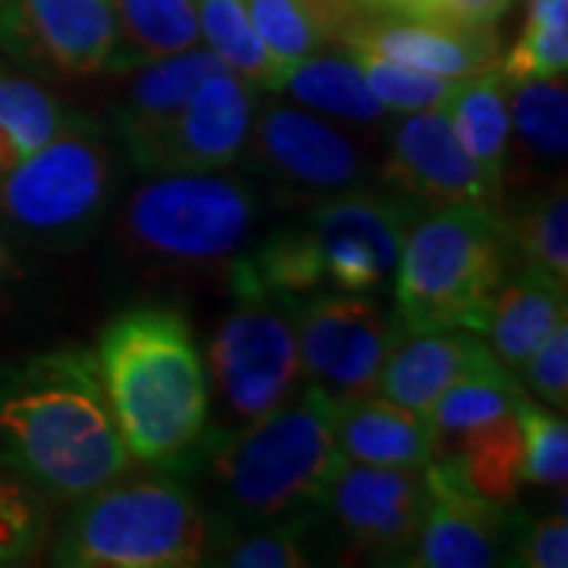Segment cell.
<instances>
[{"label": "cell", "mask_w": 568, "mask_h": 568, "mask_svg": "<svg viewBox=\"0 0 568 568\" xmlns=\"http://www.w3.org/2000/svg\"><path fill=\"white\" fill-rule=\"evenodd\" d=\"M0 446L29 480L58 499H82L130 467L95 351L39 354L0 388Z\"/></svg>", "instance_id": "1"}, {"label": "cell", "mask_w": 568, "mask_h": 568, "mask_svg": "<svg viewBox=\"0 0 568 568\" xmlns=\"http://www.w3.org/2000/svg\"><path fill=\"white\" fill-rule=\"evenodd\" d=\"M253 130V85L227 67L193 92L174 123L155 142L142 174L164 171H227L244 159Z\"/></svg>", "instance_id": "16"}, {"label": "cell", "mask_w": 568, "mask_h": 568, "mask_svg": "<svg viewBox=\"0 0 568 568\" xmlns=\"http://www.w3.org/2000/svg\"><path fill=\"white\" fill-rule=\"evenodd\" d=\"M227 310L209 347V383L234 429L287 402L304 379L294 338V297L244 291ZM231 429V433H234Z\"/></svg>", "instance_id": "9"}, {"label": "cell", "mask_w": 568, "mask_h": 568, "mask_svg": "<svg viewBox=\"0 0 568 568\" xmlns=\"http://www.w3.org/2000/svg\"><path fill=\"white\" fill-rule=\"evenodd\" d=\"M347 48L383 54L388 61L405 63L424 73L467 80L493 70L503 58V41L493 26H458V22L398 17L364 26H347Z\"/></svg>", "instance_id": "17"}, {"label": "cell", "mask_w": 568, "mask_h": 568, "mask_svg": "<svg viewBox=\"0 0 568 568\" xmlns=\"http://www.w3.org/2000/svg\"><path fill=\"white\" fill-rule=\"evenodd\" d=\"M426 506V474L417 467L345 462L325 487L323 518L357 556H402L414 547ZM398 559V562H402Z\"/></svg>", "instance_id": "12"}, {"label": "cell", "mask_w": 568, "mask_h": 568, "mask_svg": "<svg viewBox=\"0 0 568 568\" xmlns=\"http://www.w3.org/2000/svg\"><path fill=\"white\" fill-rule=\"evenodd\" d=\"M260 222V196L224 171L149 174L123 203L118 241L123 253L183 272H222L250 246Z\"/></svg>", "instance_id": "6"}, {"label": "cell", "mask_w": 568, "mask_h": 568, "mask_svg": "<svg viewBox=\"0 0 568 568\" xmlns=\"http://www.w3.org/2000/svg\"><path fill=\"white\" fill-rule=\"evenodd\" d=\"M3 3H7V0H0V7H3Z\"/></svg>", "instance_id": "43"}, {"label": "cell", "mask_w": 568, "mask_h": 568, "mask_svg": "<svg viewBox=\"0 0 568 568\" xmlns=\"http://www.w3.org/2000/svg\"><path fill=\"white\" fill-rule=\"evenodd\" d=\"M41 540V515L32 493L0 480V566L22 562Z\"/></svg>", "instance_id": "36"}, {"label": "cell", "mask_w": 568, "mask_h": 568, "mask_svg": "<svg viewBox=\"0 0 568 568\" xmlns=\"http://www.w3.org/2000/svg\"><path fill=\"white\" fill-rule=\"evenodd\" d=\"M215 528L174 480L108 484L70 511L54 562L70 568H193L209 559Z\"/></svg>", "instance_id": "7"}, {"label": "cell", "mask_w": 568, "mask_h": 568, "mask_svg": "<svg viewBox=\"0 0 568 568\" xmlns=\"http://www.w3.org/2000/svg\"><path fill=\"white\" fill-rule=\"evenodd\" d=\"M402 332L395 313L354 291H313L310 297H294L301 369L332 402L376 392Z\"/></svg>", "instance_id": "10"}, {"label": "cell", "mask_w": 568, "mask_h": 568, "mask_svg": "<svg viewBox=\"0 0 568 568\" xmlns=\"http://www.w3.org/2000/svg\"><path fill=\"white\" fill-rule=\"evenodd\" d=\"M265 48L294 67L351 26V0H244Z\"/></svg>", "instance_id": "27"}, {"label": "cell", "mask_w": 568, "mask_h": 568, "mask_svg": "<svg viewBox=\"0 0 568 568\" xmlns=\"http://www.w3.org/2000/svg\"><path fill=\"white\" fill-rule=\"evenodd\" d=\"M114 152L102 130L70 114L63 130L0 178V222L26 244L73 250L114 200Z\"/></svg>", "instance_id": "8"}, {"label": "cell", "mask_w": 568, "mask_h": 568, "mask_svg": "<svg viewBox=\"0 0 568 568\" xmlns=\"http://www.w3.org/2000/svg\"><path fill=\"white\" fill-rule=\"evenodd\" d=\"M521 424V474L534 487L566 489L568 480V426L566 414L534 405L530 398L518 407Z\"/></svg>", "instance_id": "34"}, {"label": "cell", "mask_w": 568, "mask_h": 568, "mask_svg": "<svg viewBox=\"0 0 568 568\" xmlns=\"http://www.w3.org/2000/svg\"><path fill=\"white\" fill-rule=\"evenodd\" d=\"M26 159V152H22V145L3 126H0V178H7L17 164Z\"/></svg>", "instance_id": "41"}, {"label": "cell", "mask_w": 568, "mask_h": 568, "mask_svg": "<svg viewBox=\"0 0 568 568\" xmlns=\"http://www.w3.org/2000/svg\"><path fill=\"white\" fill-rule=\"evenodd\" d=\"M424 474V518L402 562L417 568H489L508 562V547L515 552L521 534L511 525V506L477 496L439 458H433Z\"/></svg>", "instance_id": "13"}, {"label": "cell", "mask_w": 568, "mask_h": 568, "mask_svg": "<svg viewBox=\"0 0 568 568\" xmlns=\"http://www.w3.org/2000/svg\"><path fill=\"white\" fill-rule=\"evenodd\" d=\"M244 159L282 193L313 203L364 186L369 174L366 152L345 130L291 104H272L253 121Z\"/></svg>", "instance_id": "11"}, {"label": "cell", "mask_w": 568, "mask_h": 568, "mask_svg": "<svg viewBox=\"0 0 568 568\" xmlns=\"http://www.w3.org/2000/svg\"><path fill=\"white\" fill-rule=\"evenodd\" d=\"M480 347V335L467 328L402 332L379 373L376 392L395 405L429 414L433 402L458 379V373L474 361Z\"/></svg>", "instance_id": "20"}, {"label": "cell", "mask_w": 568, "mask_h": 568, "mask_svg": "<svg viewBox=\"0 0 568 568\" xmlns=\"http://www.w3.org/2000/svg\"><path fill=\"white\" fill-rule=\"evenodd\" d=\"M436 458L446 462L467 489L499 506H515L518 489L525 487L518 414L448 439L436 448Z\"/></svg>", "instance_id": "23"}, {"label": "cell", "mask_w": 568, "mask_h": 568, "mask_svg": "<svg viewBox=\"0 0 568 568\" xmlns=\"http://www.w3.org/2000/svg\"><path fill=\"white\" fill-rule=\"evenodd\" d=\"M95 361L130 458L181 467L205 448L212 383L181 310H123L102 328Z\"/></svg>", "instance_id": "2"}, {"label": "cell", "mask_w": 568, "mask_h": 568, "mask_svg": "<svg viewBox=\"0 0 568 568\" xmlns=\"http://www.w3.org/2000/svg\"><path fill=\"white\" fill-rule=\"evenodd\" d=\"M525 398H528V392L518 386L511 369L499 364L493 357V351L484 345L426 414L433 433H436V448L462 433L477 429V426L518 414Z\"/></svg>", "instance_id": "22"}, {"label": "cell", "mask_w": 568, "mask_h": 568, "mask_svg": "<svg viewBox=\"0 0 568 568\" xmlns=\"http://www.w3.org/2000/svg\"><path fill=\"white\" fill-rule=\"evenodd\" d=\"M508 85L499 67L458 82L446 104L448 121L465 152L487 171L493 181L503 183L508 164Z\"/></svg>", "instance_id": "25"}, {"label": "cell", "mask_w": 568, "mask_h": 568, "mask_svg": "<svg viewBox=\"0 0 568 568\" xmlns=\"http://www.w3.org/2000/svg\"><path fill=\"white\" fill-rule=\"evenodd\" d=\"M335 443L345 462L379 467H417L436 458V433L426 414L369 392L335 402Z\"/></svg>", "instance_id": "19"}, {"label": "cell", "mask_w": 568, "mask_h": 568, "mask_svg": "<svg viewBox=\"0 0 568 568\" xmlns=\"http://www.w3.org/2000/svg\"><path fill=\"white\" fill-rule=\"evenodd\" d=\"M111 10L118 22L114 70L174 58L203 41L193 0H111Z\"/></svg>", "instance_id": "24"}, {"label": "cell", "mask_w": 568, "mask_h": 568, "mask_svg": "<svg viewBox=\"0 0 568 568\" xmlns=\"http://www.w3.org/2000/svg\"><path fill=\"white\" fill-rule=\"evenodd\" d=\"M193 3L209 51L246 85L282 92L291 77V67L265 48V41L260 39L256 26L246 13L244 0H193Z\"/></svg>", "instance_id": "28"}, {"label": "cell", "mask_w": 568, "mask_h": 568, "mask_svg": "<svg viewBox=\"0 0 568 568\" xmlns=\"http://www.w3.org/2000/svg\"><path fill=\"white\" fill-rule=\"evenodd\" d=\"M508 246L521 256V263L534 265L568 284V196L566 181H559L544 196L506 224Z\"/></svg>", "instance_id": "30"}, {"label": "cell", "mask_w": 568, "mask_h": 568, "mask_svg": "<svg viewBox=\"0 0 568 568\" xmlns=\"http://www.w3.org/2000/svg\"><path fill=\"white\" fill-rule=\"evenodd\" d=\"M351 58L357 61L364 73L369 92L376 95V102L386 108L388 114H414V111H433V108H446L452 92L458 89L462 80H448L436 73H424L398 61H388L383 54L361 51V48H347Z\"/></svg>", "instance_id": "32"}, {"label": "cell", "mask_w": 568, "mask_h": 568, "mask_svg": "<svg viewBox=\"0 0 568 568\" xmlns=\"http://www.w3.org/2000/svg\"><path fill=\"white\" fill-rule=\"evenodd\" d=\"M506 222L496 205H439L407 231L395 265V316L405 332L467 328L480 335L506 282Z\"/></svg>", "instance_id": "5"}, {"label": "cell", "mask_w": 568, "mask_h": 568, "mask_svg": "<svg viewBox=\"0 0 568 568\" xmlns=\"http://www.w3.org/2000/svg\"><path fill=\"white\" fill-rule=\"evenodd\" d=\"M284 89L304 104L306 111H320V114L361 123V126L383 123L388 114L386 108L376 102V95L369 92L364 73L347 48L338 54L316 51L304 61H297L291 67Z\"/></svg>", "instance_id": "26"}, {"label": "cell", "mask_w": 568, "mask_h": 568, "mask_svg": "<svg viewBox=\"0 0 568 568\" xmlns=\"http://www.w3.org/2000/svg\"><path fill=\"white\" fill-rule=\"evenodd\" d=\"M0 39L61 77L114 70L118 22L111 0H7Z\"/></svg>", "instance_id": "15"}, {"label": "cell", "mask_w": 568, "mask_h": 568, "mask_svg": "<svg viewBox=\"0 0 568 568\" xmlns=\"http://www.w3.org/2000/svg\"><path fill=\"white\" fill-rule=\"evenodd\" d=\"M417 209L402 193L354 186L325 196L297 222L272 231L246 250L227 275L231 294L268 291L304 297L313 291L366 294L395 278Z\"/></svg>", "instance_id": "3"}, {"label": "cell", "mask_w": 568, "mask_h": 568, "mask_svg": "<svg viewBox=\"0 0 568 568\" xmlns=\"http://www.w3.org/2000/svg\"><path fill=\"white\" fill-rule=\"evenodd\" d=\"M511 566L528 568H566L568 566V521L566 503L559 515H547L534 521L528 530L518 534V544L511 552Z\"/></svg>", "instance_id": "38"}, {"label": "cell", "mask_w": 568, "mask_h": 568, "mask_svg": "<svg viewBox=\"0 0 568 568\" xmlns=\"http://www.w3.org/2000/svg\"><path fill=\"white\" fill-rule=\"evenodd\" d=\"M525 383L552 410H568V325L559 323L525 361Z\"/></svg>", "instance_id": "37"}, {"label": "cell", "mask_w": 568, "mask_h": 568, "mask_svg": "<svg viewBox=\"0 0 568 568\" xmlns=\"http://www.w3.org/2000/svg\"><path fill=\"white\" fill-rule=\"evenodd\" d=\"M205 448L224 506L250 525L306 518L345 465L335 443V402L313 383Z\"/></svg>", "instance_id": "4"}, {"label": "cell", "mask_w": 568, "mask_h": 568, "mask_svg": "<svg viewBox=\"0 0 568 568\" xmlns=\"http://www.w3.org/2000/svg\"><path fill=\"white\" fill-rule=\"evenodd\" d=\"M383 183L414 205H496L503 183L493 181L455 136L446 108L414 111L395 123Z\"/></svg>", "instance_id": "14"}, {"label": "cell", "mask_w": 568, "mask_h": 568, "mask_svg": "<svg viewBox=\"0 0 568 568\" xmlns=\"http://www.w3.org/2000/svg\"><path fill=\"white\" fill-rule=\"evenodd\" d=\"M22 282V265L13 253V246L7 241V234L0 231V297L13 287V284Z\"/></svg>", "instance_id": "40"}, {"label": "cell", "mask_w": 568, "mask_h": 568, "mask_svg": "<svg viewBox=\"0 0 568 568\" xmlns=\"http://www.w3.org/2000/svg\"><path fill=\"white\" fill-rule=\"evenodd\" d=\"M511 0H417L407 17L458 22V26H493Z\"/></svg>", "instance_id": "39"}, {"label": "cell", "mask_w": 568, "mask_h": 568, "mask_svg": "<svg viewBox=\"0 0 568 568\" xmlns=\"http://www.w3.org/2000/svg\"><path fill=\"white\" fill-rule=\"evenodd\" d=\"M70 114L41 82L0 70V126L32 155L39 145L54 140Z\"/></svg>", "instance_id": "33"}, {"label": "cell", "mask_w": 568, "mask_h": 568, "mask_svg": "<svg viewBox=\"0 0 568 568\" xmlns=\"http://www.w3.org/2000/svg\"><path fill=\"white\" fill-rule=\"evenodd\" d=\"M306 518L294 521H272L260 530L241 537L234 547L224 549V566L231 568H304L313 566L310 549L301 540Z\"/></svg>", "instance_id": "35"}, {"label": "cell", "mask_w": 568, "mask_h": 568, "mask_svg": "<svg viewBox=\"0 0 568 568\" xmlns=\"http://www.w3.org/2000/svg\"><path fill=\"white\" fill-rule=\"evenodd\" d=\"M219 70H224V63L209 48H190L174 58L136 67V77L126 85L114 118L123 149L136 171L155 149V142L162 140L164 130L193 99V92Z\"/></svg>", "instance_id": "18"}, {"label": "cell", "mask_w": 568, "mask_h": 568, "mask_svg": "<svg viewBox=\"0 0 568 568\" xmlns=\"http://www.w3.org/2000/svg\"><path fill=\"white\" fill-rule=\"evenodd\" d=\"M508 123L534 155L559 162L568 149V92L566 73L544 80H521L508 85Z\"/></svg>", "instance_id": "29"}, {"label": "cell", "mask_w": 568, "mask_h": 568, "mask_svg": "<svg viewBox=\"0 0 568 568\" xmlns=\"http://www.w3.org/2000/svg\"><path fill=\"white\" fill-rule=\"evenodd\" d=\"M496 67L508 82L562 77L568 67V0H530L521 39Z\"/></svg>", "instance_id": "31"}, {"label": "cell", "mask_w": 568, "mask_h": 568, "mask_svg": "<svg viewBox=\"0 0 568 568\" xmlns=\"http://www.w3.org/2000/svg\"><path fill=\"white\" fill-rule=\"evenodd\" d=\"M351 3H361V7H373V10H388V13L407 17V13L414 10L417 0H351Z\"/></svg>", "instance_id": "42"}, {"label": "cell", "mask_w": 568, "mask_h": 568, "mask_svg": "<svg viewBox=\"0 0 568 568\" xmlns=\"http://www.w3.org/2000/svg\"><path fill=\"white\" fill-rule=\"evenodd\" d=\"M566 287L534 265H521L515 278L499 284L480 328L499 364L521 369L549 332L566 323Z\"/></svg>", "instance_id": "21"}]
</instances>
